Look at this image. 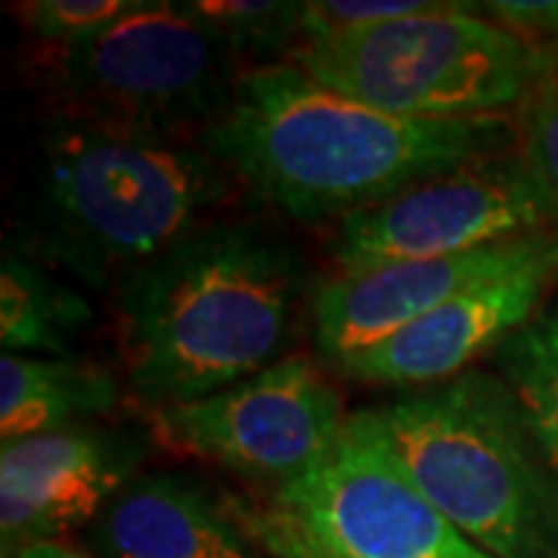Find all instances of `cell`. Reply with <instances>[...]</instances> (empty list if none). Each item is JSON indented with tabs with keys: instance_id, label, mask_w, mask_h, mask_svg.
Here are the masks:
<instances>
[{
	"instance_id": "cell-10",
	"label": "cell",
	"mask_w": 558,
	"mask_h": 558,
	"mask_svg": "<svg viewBox=\"0 0 558 558\" xmlns=\"http://www.w3.org/2000/svg\"><path fill=\"white\" fill-rule=\"evenodd\" d=\"M556 286L558 233H546L519 264L478 279L336 369L357 381L410 391L457 379L484 354L494 357L502 341L537 317Z\"/></svg>"
},
{
	"instance_id": "cell-18",
	"label": "cell",
	"mask_w": 558,
	"mask_h": 558,
	"mask_svg": "<svg viewBox=\"0 0 558 558\" xmlns=\"http://www.w3.org/2000/svg\"><path fill=\"white\" fill-rule=\"evenodd\" d=\"M140 3L143 0H32L16 7V16L32 38L65 50L102 35L140 10Z\"/></svg>"
},
{
	"instance_id": "cell-8",
	"label": "cell",
	"mask_w": 558,
	"mask_h": 558,
	"mask_svg": "<svg viewBox=\"0 0 558 558\" xmlns=\"http://www.w3.org/2000/svg\"><path fill=\"white\" fill-rule=\"evenodd\" d=\"M267 499L332 558H490L400 469L373 410L344 418L323 459Z\"/></svg>"
},
{
	"instance_id": "cell-2",
	"label": "cell",
	"mask_w": 558,
	"mask_h": 558,
	"mask_svg": "<svg viewBox=\"0 0 558 558\" xmlns=\"http://www.w3.org/2000/svg\"><path fill=\"white\" fill-rule=\"evenodd\" d=\"M304 304V264L286 242L205 223L119 282L128 388L153 413L218 395L286 360Z\"/></svg>"
},
{
	"instance_id": "cell-7",
	"label": "cell",
	"mask_w": 558,
	"mask_h": 558,
	"mask_svg": "<svg viewBox=\"0 0 558 558\" xmlns=\"http://www.w3.org/2000/svg\"><path fill=\"white\" fill-rule=\"evenodd\" d=\"M558 233V208L515 153L428 174L339 223L336 274L395 260L457 258L502 242Z\"/></svg>"
},
{
	"instance_id": "cell-16",
	"label": "cell",
	"mask_w": 558,
	"mask_h": 558,
	"mask_svg": "<svg viewBox=\"0 0 558 558\" xmlns=\"http://www.w3.org/2000/svg\"><path fill=\"white\" fill-rule=\"evenodd\" d=\"M494 369L519 400L521 416L558 478V301L499 344Z\"/></svg>"
},
{
	"instance_id": "cell-21",
	"label": "cell",
	"mask_w": 558,
	"mask_h": 558,
	"mask_svg": "<svg viewBox=\"0 0 558 558\" xmlns=\"http://www.w3.org/2000/svg\"><path fill=\"white\" fill-rule=\"evenodd\" d=\"M223 499H227V509L233 512V519L245 527V534L270 558H332L329 553H323L301 527L286 519L270 499L230 497V494Z\"/></svg>"
},
{
	"instance_id": "cell-14",
	"label": "cell",
	"mask_w": 558,
	"mask_h": 558,
	"mask_svg": "<svg viewBox=\"0 0 558 558\" xmlns=\"http://www.w3.org/2000/svg\"><path fill=\"white\" fill-rule=\"evenodd\" d=\"M119 403V381L84 360H0V444L50 435L84 416L109 413Z\"/></svg>"
},
{
	"instance_id": "cell-23",
	"label": "cell",
	"mask_w": 558,
	"mask_h": 558,
	"mask_svg": "<svg viewBox=\"0 0 558 558\" xmlns=\"http://www.w3.org/2000/svg\"><path fill=\"white\" fill-rule=\"evenodd\" d=\"M3 558H94L90 553H84L78 546L65 543V539H40V543H28L16 553Z\"/></svg>"
},
{
	"instance_id": "cell-13",
	"label": "cell",
	"mask_w": 558,
	"mask_h": 558,
	"mask_svg": "<svg viewBox=\"0 0 558 558\" xmlns=\"http://www.w3.org/2000/svg\"><path fill=\"white\" fill-rule=\"evenodd\" d=\"M94 543L106 558H270L215 497L183 475H140L109 502Z\"/></svg>"
},
{
	"instance_id": "cell-1",
	"label": "cell",
	"mask_w": 558,
	"mask_h": 558,
	"mask_svg": "<svg viewBox=\"0 0 558 558\" xmlns=\"http://www.w3.org/2000/svg\"><path fill=\"white\" fill-rule=\"evenodd\" d=\"M509 140L506 119H400L323 87L295 62H270L242 72L199 146L286 218L341 223L428 174L506 153Z\"/></svg>"
},
{
	"instance_id": "cell-12",
	"label": "cell",
	"mask_w": 558,
	"mask_h": 558,
	"mask_svg": "<svg viewBox=\"0 0 558 558\" xmlns=\"http://www.w3.org/2000/svg\"><path fill=\"white\" fill-rule=\"evenodd\" d=\"M537 240L539 236L502 242L457 258L395 260L357 274H332L311 292L317 354L329 366H339L432 314L478 279L519 264Z\"/></svg>"
},
{
	"instance_id": "cell-6",
	"label": "cell",
	"mask_w": 558,
	"mask_h": 558,
	"mask_svg": "<svg viewBox=\"0 0 558 558\" xmlns=\"http://www.w3.org/2000/svg\"><path fill=\"white\" fill-rule=\"evenodd\" d=\"M53 90L69 116L186 137L233 100L240 57L186 7L143 0L97 38L50 53Z\"/></svg>"
},
{
	"instance_id": "cell-3",
	"label": "cell",
	"mask_w": 558,
	"mask_h": 558,
	"mask_svg": "<svg viewBox=\"0 0 558 558\" xmlns=\"http://www.w3.org/2000/svg\"><path fill=\"white\" fill-rule=\"evenodd\" d=\"M233 174L199 143L62 112L44 134L40 211L50 248L84 279L131 277L211 223Z\"/></svg>"
},
{
	"instance_id": "cell-20",
	"label": "cell",
	"mask_w": 558,
	"mask_h": 558,
	"mask_svg": "<svg viewBox=\"0 0 558 558\" xmlns=\"http://www.w3.org/2000/svg\"><path fill=\"white\" fill-rule=\"evenodd\" d=\"M519 156L558 208V69L521 106Z\"/></svg>"
},
{
	"instance_id": "cell-9",
	"label": "cell",
	"mask_w": 558,
	"mask_h": 558,
	"mask_svg": "<svg viewBox=\"0 0 558 558\" xmlns=\"http://www.w3.org/2000/svg\"><path fill=\"white\" fill-rule=\"evenodd\" d=\"M153 418L180 450L282 487L323 459L348 416L317 363L289 354L218 395L156 410Z\"/></svg>"
},
{
	"instance_id": "cell-19",
	"label": "cell",
	"mask_w": 558,
	"mask_h": 558,
	"mask_svg": "<svg viewBox=\"0 0 558 558\" xmlns=\"http://www.w3.org/2000/svg\"><path fill=\"white\" fill-rule=\"evenodd\" d=\"M438 7V0H311L301 3L299 44H319L381 22L416 16ZM295 44V47H299Z\"/></svg>"
},
{
	"instance_id": "cell-22",
	"label": "cell",
	"mask_w": 558,
	"mask_h": 558,
	"mask_svg": "<svg viewBox=\"0 0 558 558\" xmlns=\"http://www.w3.org/2000/svg\"><path fill=\"white\" fill-rule=\"evenodd\" d=\"M478 10L506 32L558 57V0H490L478 3Z\"/></svg>"
},
{
	"instance_id": "cell-15",
	"label": "cell",
	"mask_w": 558,
	"mask_h": 558,
	"mask_svg": "<svg viewBox=\"0 0 558 558\" xmlns=\"http://www.w3.org/2000/svg\"><path fill=\"white\" fill-rule=\"evenodd\" d=\"M90 319L78 292L60 286L38 264L3 255L0 264V344L3 354L44 351L65 354L72 336Z\"/></svg>"
},
{
	"instance_id": "cell-5",
	"label": "cell",
	"mask_w": 558,
	"mask_h": 558,
	"mask_svg": "<svg viewBox=\"0 0 558 558\" xmlns=\"http://www.w3.org/2000/svg\"><path fill=\"white\" fill-rule=\"evenodd\" d=\"M289 62L336 94L422 121L499 119L521 109L558 69V57L481 16L478 3L457 0L299 44L289 50Z\"/></svg>"
},
{
	"instance_id": "cell-17",
	"label": "cell",
	"mask_w": 558,
	"mask_h": 558,
	"mask_svg": "<svg viewBox=\"0 0 558 558\" xmlns=\"http://www.w3.org/2000/svg\"><path fill=\"white\" fill-rule=\"evenodd\" d=\"M183 7L236 57H267L301 38V3L282 0H183Z\"/></svg>"
},
{
	"instance_id": "cell-4",
	"label": "cell",
	"mask_w": 558,
	"mask_h": 558,
	"mask_svg": "<svg viewBox=\"0 0 558 558\" xmlns=\"http://www.w3.org/2000/svg\"><path fill=\"white\" fill-rule=\"evenodd\" d=\"M400 469L490 558H558V478L497 373L469 369L373 410Z\"/></svg>"
},
{
	"instance_id": "cell-11",
	"label": "cell",
	"mask_w": 558,
	"mask_h": 558,
	"mask_svg": "<svg viewBox=\"0 0 558 558\" xmlns=\"http://www.w3.org/2000/svg\"><path fill=\"white\" fill-rule=\"evenodd\" d=\"M140 447L94 425L0 447V543L3 556L28 543L62 539L134 481Z\"/></svg>"
}]
</instances>
